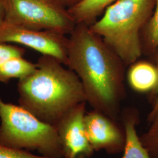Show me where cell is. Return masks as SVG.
I'll list each match as a JSON object with an SVG mask.
<instances>
[{
    "mask_svg": "<svg viewBox=\"0 0 158 158\" xmlns=\"http://www.w3.org/2000/svg\"><path fill=\"white\" fill-rule=\"evenodd\" d=\"M147 121L148 128L140 139L151 158H158V107L150 111Z\"/></svg>",
    "mask_w": 158,
    "mask_h": 158,
    "instance_id": "obj_14",
    "label": "cell"
},
{
    "mask_svg": "<svg viewBox=\"0 0 158 158\" xmlns=\"http://www.w3.org/2000/svg\"><path fill=\"white\" fill-rule=\"evenodd\" d=\"M32 73L19 80V105L37 118L55 127L79 104L86 102L77 75L56 59L42 55Z\"/></svg>",
    "mask_w": 158,
    "mask_h": 158,
    "instance_id": "obj_2",
    "label": "cell"
},
{
    "mask_svg": "<svg viewBox=\"0 0 158 158\" xmlns=\"http://www.w3.org/2000/svg\"><path fill=\"white\" fill-rule=\"evenodd\" d=\"M37 63L31 62L23 56L12 57L0 64V82L7 83L11 79H23L32 73Z\"/></svg>",
    "mask_w": 158,
    "mask_h": 158,
    "instance_id": "obj_12",
    "label": "cell"
},
{
    "mask_svg": "<svg viewBox=\"0 0 158 158\" xmlns=\"http://www.w3.org/2000/svg\"></svg>",
    "mask_w": 158,
    "mask_h": 158,
    "instance_id": "obj_20",
    "label": "cell"
},
{
    "mask_svg": "<svg viewBox=\"0 0 158 158\" xmlns=\"http://www.w3.org/2000/svg\"><path fill=\"white\" fill-rule=\"evenodd\" d=\"M25 51L17 45L0 42V64L15 57L23 56Z\"/></svg>",
    "mask_w": 158,
    "mask_h": 158,
    "instance_id": "obj_15",
    "label": "cell"
},
{
    "mask_svg": "<svg viewBox=\"0 0 158 158\" xmlns=\"http://www.w3.org/2000/svg\"><path fill=\"white\" fill-rule=\"evenodd\" d=\"M0 42L28 47L67 66L69 39L64 34L28 28L5 21L0 25Z\"/></svg>",
    "mask_w": 158,
    "mask_h": 158,
    "instance_id": "obj_6",
    "label": "cell"
},
{
    "mask_svg": "<svg viewBox=\"0 0 158 158\" xmlns=\"http://www.w3.org/2000/svg\"><path fill=\"white\" fill-rule=\"evenodd\" d=\"M118 0H82L68 11L76 24L89 27L96 22L108 6Z\"/></svg>",
    "mask_w": 158,
    "mask_h": 158,
    "instance_id": "obj_11",
    "label": "cell"
},
{
    "mask_svg": "<svg viewBox=\"0 0 158 158\" xmlns=\"http://www.w3.org/2000/svg\"><path fill=\"white\" fill-rule=\"evenodd\" d=\"M6 22L70 35L76 23L59 0H4Z\"/></svg>",
    "mask_w": 158,
    "mask_h": 158,
    "instance_id": "obj_5",
    "label": "cell"
},
{
    "mask_svg": "<svg viewBox=\"0 0 158 158\" xmlns=\"http://www.w3.org/2000/svg\"><path fill=\"white\" fill-rule=\"evenodd\" d=\"M86 103L81 102L72 108L55 125L63 158H90L94 153L85 131Z\"/></svg>",
    "mask_w": 158,
    "mask_h": 158,
    "instance_id": "obj_7",
    "label": "cell"
},
{
    "mask_svg": "<svg viewBox=\"0 0 158 158\" xmlns=\"http://www.w3.org/2000/svg\"><path fill=\"white\" fill-rule=\"evenodd\" d=\"M0 119V144L37 151L47 158H63L56 127L41 121L20 105L4 102L1 97Z\"/></svg>",
    "mask_w": 158,
    "mask_h": 158,
    "instance_id": "obj_4",
    "label": "cell"
},
{
    "mask_svg": "<svg viewBox=\"0 0 158 158\" xmlns=\"http://www.w3.org/2000/svg\"><path fill=\"white\" fill-rule=\"evenodd\" d=\"M117 121L97 110L86 112L85 131L94 151H104L112 155L123 152L125 133L123 126L121 127Z\"/></svg>",
    "mask_w": 158,
    "mask_h": 158,
    "instance_id": "obj_8",
    "label": "cell"
},
{
    "mask_svg": "<svg viewBox=\"0 0 158 158\" xmlns=\"http://www.w3.org/2000/svg\"><path fill=\"white\" fill-rule=\"evenodd\" d=\"M151 56L153 59V62L156 65L158 70V47ZM150 96L152 103V107L151 111H153L158 107V85L155 90L151 94H150Z\"/></svg>",
    "mask_w": 158,
    "mask_h": 158,
    "instance_id": "obj_17",
    "label": "cell"
},
{
    "mask_svg": "<svg viewBox=\"0 0 158 158\" xmlns=\"http://www.w3.org/2000/svg\"><path fill=\"white\" fill-rule=\"evenodd\" d=\"M0 158H49L32 154L25 150H19L0 144Z\"/></svg>",
    "mask_w": 158,
    "mask_h": 158,
    "instance_id": "obj_16",
    "label": "cell"
},
{
    "mask_svg": "<svg viewBox=\"0 0 158 158\" xmlns=\"http://www.w3.org/2000/svg\"><path fill=\"white\" fill-rule=\"evenodd\" d=\"M69 39L67 66L80 80L87 103L118 121L126 96V66L87 25L76 24Z\"/></svg>",
    "mask_w": 158,
    "mask_h": 158,
    "instance_id": "obj_1",
    "label": "cell"
},
{
    "mask_svg": "<svg viewBox=\"0 0 158 158\" xmlns=\"http://www.w3.org/2000/svg\"><path fill=\"white\" fill-rule=\"evenodd\" d=\"M155 2L156 0H118L89 27L126 66H130L143 55L141 32L152 15Z\"/></svg>",
    "mask_w": 158,
    "mask_h": 158,
    "instance_id": "obj_3",
    "label": "cell"
},
{
    "mask_svg": "<svg viewBox=\"0 0 158 158\" xmlns=\"http://www.w3.org/2000/svg\"><path fill=\"white\" fill-rule=\"evenodd\" d=\"M60 3L68 9L70 7L76 5L82 0H59Z\"/></svg>",
    "mask_w": 158,
    "mask_h": 158,
    "instance_id": "obj_19",
    "label": "cell"
},
{
    "mask_svg": "<svg viewBox=\"0 0 158 158\" xmlns=\"http://www.w3.org/2000/svg\"><path fill=\"white\" fill-rule=\"evenodd\" d=\"M142 55L151 56L158 47V0L152 15L141 32Z\"/></svg>",
    "mask_w": 158,
    "mask_h": 158,
    "instance_id": "obj_13",
    "label": "cell"
},
{
    "mask_svg": "<svg viewBox=\"0 0 158 158\" xmlns=\"http://www.w3.org/2000/svg\"><path fill=\"white\" fill-rule=\"evenodd\" d=\"M6 20V10L4 0H0V25Z\"/></svg>",
    "mask_w": 158,
    "mask_h": 158,
    "instance_id": "obj_18",
    "label": "cell"
},
{
    "mask_svg": "<svg viewBox=\"0 0 158 158\" xmlns=\"http://www.w3.org/2000/svg\"><path fill=\"white\" fill-rule=\"evenodd\" d=\"M122 121L125 133V144L122 158H151L142 143L136 131L139 114L134 107L125 108L122 113Z\"/></svg>",
    "mask_w": 158,
    "mask_h": 158,
    "instance_id": "obj_9",
    "label": "cell"
},
{
    "mask_svg": "<svg viewBox=\"0 0 158 158\" xmlns=\"http://www.w3.org/2000/svg\"><path fill=\"white\" fill-rule=\"evenodd\" d=\"M127 79L133 90L150 95L158 86V69L153 62L138 60L130 65Z\"/></svg>",
    "mask_w": 158,
    "mask_h": 158,
    "instance_id": "obj_10",
    "label": "cell"
}]
</instances>
